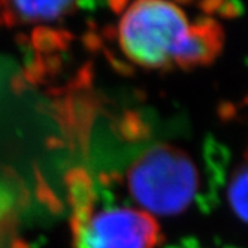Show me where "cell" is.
<instances>
[{
    "mask_svg": "<svg viewBox=\"0 0 248 248\" xmlns=\"http://www.w3.org/2000/svg\"><path fill=\"white\" fill-rule=\"evenodd\" d=\"M115 42L132 66L193 70L217 60L224 46V30L212 16L190 20L173 0H133L123 5Z\"/></svg>",
    "mask_w": 248,
    "mask_h": 248,
    "instance_id": "obj_1",
    "label": "cell"
},
{
    "mask_svg": "<svg viewBox=\"0 0 248 248\" xmlns=\"http://www.w3.org/2000/svg\"><path fill=\"white\" fill-rule=\"evenodd\" d=\"M133 199L150 214H178L190 206L198 191V172L180 148L157 145L145 151L129 170Z\"/></svg>",
    "mask_w": 248,
    "mask_h": 248,
    "instance_id": "obj_2",
    "label": "cell"
},
{
    "mask_svg": "<svg viewBox=\"0 0 248 248\" xmlns=\"http://www.w3.org/2000/svg\"><path fill=\"white\" fill-rule=\"evenodd\" d=\"M75 248H155L160 226L144 209L112 206L78 209L72 221Z\"/></svg>",
    "mask_w": 248,
    "mask_h": 248,
    "instance_id": "obj_3",
    "label": "cell"
},
{
    "mask_svg": "<svg viewBox=\"0 0 248 248\" xmlns=\"http://www.w3.org/2000/svg\"><path fill=\"white\" fill-rule=\"evenodd\" d=\"M81 0H0V27L45 26L72 15Z\"/></svg>",
    "mask_w": 248,
    "mask_h": 248,
    "instance_id": "obj_4",
    "label": "cell"
},
{
    "mask_svg": "<svg viewBox=\"0 0 248 248\" xmlns=\"http://www.w3.org/2000/svg\"><path fill=\"white\" fill-rule=\"evenodd\" d=\"M229 201L235 214L248 223V147L229 187Z\"/></svg>",
    "mask_w": 248,
    "mask_h": 248,
    "instance_id": "obj_5",
    "label": "cell"
},
{
    "mask_svg": "<svg viewBox=\"0 0 248 248\" xmlns=\"http://www.w3.org/2000/svg\"><path fill=\"white\" fill-rule=\"evenodd\" d=\"M175 3H181V5H190V6H196L203 11L206 16H212V18H217V16H227L238 15L239 9L238 6L232 2V0H173Z\"/></svg>",
    "mask_w": 248,
    "mask_h": 248,
    "instance_id": "obj_6",
    "label": "cell"
}]
</instances>
